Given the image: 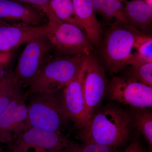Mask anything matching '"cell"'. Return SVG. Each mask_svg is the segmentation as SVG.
I'll return each mask as SVG.
<instances>
[{
  "label": "cell",
  "mask_w": 152,
  "mask_h": 152,
  "mask_svg": "<svg viewBox=\"0 0 152 152\" xmlns=\"http://www.w3.org/2000/svg\"><path fill=\"white\" fill-rule=\"evenodd\" d=\"M26 43L14 71L22 87L28 86L53 53L45 34L31 39Z\"/></svg>",
  "instance_id": "cell-6"
},
{
  "label": "cell",
  "mask_w": 152,
  "mask_h": 152,
  "mask_svg": "<svg viewBox=\"0 0 152 152\" xmlns=\"http://www.w3.org/2000/svg\"><path fill=\"white\" fill-rule=\"evenodd\" d=\"M28 97L27 92L20 90L0 116V142L8 144L14 135L26 129Z\"/></svg>",
  "instance_id": "cell-11"
},
{
  "label": "cell",
  "mask_w": 152,
  "mask_h": 152,
  "mask_svg": "<svg viewBox=\"0 0 152 152\" xmlns=\"http://www.w3.org/2000/svg\"><path fill=\"white\" fill-rule=\"evenodd\" d=\"M96 13H98L107 19L126 22L123 14L122 2L118 0H91Z\"/></svg>",
  "instance_id": "cell-19"
},
{
  "label": "cell",
  "mask_w": 152,
  "mask_h": 152,
  "mask_svg": "<svg viewBox=\"0 0 152 152\" xmlns=\"http://www.w3.org/2000/svg\"><path fill=\"white\" fill-rule=\"evenodd\" d=\"M45 35L56 54L88 56L93 50L94 45L84 30L61 20L56 15L48 20Z\"/></svg>",
  "instance_id": "cell-5"
},
{
  "label": "cell",
  "mask_w": 152,
  "mask_h": 152,
  "mask_svg": "<svg viewBox=\"0 0 152 152\" xmlns=\"http://www.w3.org/2000/svg\"><path fill=\"white\" fill-rule=\"evenodd\" d=\"M60 91L28 96L26 129L34 128L61 133L69 120L63 106L62 92Z\"/></svg>",
  "instance_id": "cell-3"
},
{
  "label": "cell",
  "mask_w": 152,
  "mask_h": 152,
  "mask_svg": "<svg viewBox=\"0 0 152 152\" xmlns=\"http://www.w3.org/2000/svg\"><path fill=\"white\" fill-rule=\"evenodd\" d=\"M109 99L137 108L152 107V88L124 77H114L108 84Z\"/></svg>",
  "instance_id": "cell-9"
},
{
  "label": "cell",
  "mask_w": 152,
  "mask_h": 152,
  "mask_svg": "<svg viewBox=\"0 0 152 152\" xmlns=\"http://www.w3.org/2000/svg\"><path fill=\"white\" fill-rule=\"evenodd\" d=\"M134 48L137 52L128 62V65H140L152 63V38L151 36L142 33L136 37Z\"/></svg>",
  "instance_id": "cell-16"
},
{
  "label": "cell",
  "mask_w": 152,
  "mask_h": 152,
  "mask_svg": "<svg viewBox=\"0 0 152 152\" xmlns=\"http://www.w3.org/2000/svg\"><path fill=\"white\" fill-rule=\"evenodd\" d=\"M14 51L0 53V73L12 61L13 58Z\"/></svg>",
  "instance_id": "cell-25"
},
{
  "label": "cell",
  "mask_w": 152,
  "mask_h": 152,
  "mask_svg": "<svg viewBox=\"0 0 152 152\" xmlns=\"http://www.w3.org/2000/svg\"><path fill=\"white\" fill-rule=\"evenodd\" d=\"M125 78L152 86V63L140 65H132Z\"/></svg>",
  "instance_id": "cell-20"
},
{
  "label": "cell",
  "mask_w": 152,
  "mask_h": 152,
  "mask_svg": "<svg viewBox=\"0 0 152 152\" xmlns=\"http://www.w3.org/2000/svg\"><path fill=\"white\" fill-rule=\"evenodd\" d=\"M61 132H48L37 128H30L14 135L8 144L12 152H63L68 140Z\"/></svg>",
  "instance_id": "cell-7"
},
{
  "label": "cell",
  "mask_w": 152,
  "mask_h": 152,
  "mask_svg": "<svg viewBox=\"0 0 152 152\" xmlns=\"http://www.w3.org/2000/svg\"><path fill=\"white\" fill-rule=\"evenodd\" d=\"M47 23L36 27L0 24V53L15 50L31 39L45 34Z\"/></svg>",
  "instance_id": "cell-13"
},
{
  "label": "cell",
  "mask_w": 152,
  "mask_h": 152,
  "mask_svg": "<svg viewBox=\"0 0 152 152\" xmlns=\"http://www.w3.org/2000/svg\"><path fill=\"white\" fill-rule=\"evenodd\" d=\"M140 33L128 22L118 20L106 31L99 47L102 62L109 73H118L128 65L135 39Z\"/></svg>",
  "instance_id": "cell-2"
},
{
  "label": "cell",
  "mask_w": 152,
  "mask_h": 152,
  "mask_svg": "<svg viewBox=\"0 0 152 152\" xmlns=\"http://www.w3.org/2000/svg\"><path fill=\"white\" fill-rule=\"evenodd\" d=\"M123 14L126 21L142 34H147L151 30L152 8L142 0L126 2Z\"/></svg>",
  "instance_id": "cell-15"
},
{
  "label": "cell",
  "mask_w": 152,
  "mask_h": 152,
  "mask_svg": "<svg viewBox=\"0 0 152 152\" xmlns=\"http://www.w3.org/2000/svg\"><path fill=\"white\" fill-rule=\"evenodd\" d=\"M0 152H11V151H10V152H7L6 151H5L2 148H1V147H0Z\"/></svg>",
  "instance_id": "cell-28"
},
{
  "label": "cell",
  "mask_w": 152,
  "mask_h": 152,
  "mask_svg": "<svg viewBox=\"0 0 152 152\" xmlns=\"http://www.w3.org/2000/svg\"><path fill=\"white\" fill-rule=\"evenodd\" d=\"M21 86L14 71L9 73L0 80V97L14 91Z\"/></svg>",
  "instance_id": "cell-22"
},
{
  "label": "cell",
  "mask_w": 152,
  "mask_h": 152,
  "mask_svg": "<svg viewBox=\"0 0 152 152\" xmlns=\"http://www.w3.org/2000/svg\"><path fill=\"white\" fill-rule=\"evenodd\" d=\"M124 152H146L137 136L133 139Z\"/></svg>",
  "instance_id": "cell-26"
},
{
  "label": "cell",
  "mask_w": 152,
  "mask_h": 152,
  "mask_svg": "<svg viewBox=\"0 0 152 152\" xmlns=\"http://www.w3.org/2000/svg\"><path fill=\"white\" fill-rule=\"evenodd\" d=\"M146 4L152 8V0H142Z\"/></svg>",
  "instance_id": "cell-27"
},
{
  "label": "cell",
  "mask_w": 152,
  "mask_h": 152,
  "mask_svg": "<svg viewBox=\"0 0 152 152\" xmlns=\"http://www.w3.org/2000/svg\"><path fill=\"white\" fill-rule=\"evenodd\" d=\"M0 20L10 25L27 27L39 26L48 22L40 10L12 0H0Z\"/></svg>",
  "instance_id": "cell-12"
},
{
  "label": "cell",
  "mask_w": 152,
  "mask_h": 152,
  "mask_svg": "<svg viewBox=\"0 0 152 152\" xmlns=\"http://www.w3.org/2000/svg\"><path fill=\"white\" fill-rule=\"evenodd\" d=\"M63 152H117V148L91 143H79L68 140Z\"/></svg>",
  "instance_id": "cell-21"
},
{
  "label": "cell",
  "mask_w": 152,
  "mask_h": 152,
  "mask_svg": "<svg viewBox=\"0 0 152 152\" xmlns=\"http://www.w3.org/2000/svg\"><path fill=\"white\" fill-rule=\"evenodd\" d=\"M22 87H23L21 86L14 91L8 93L0 97V116L7 108L18 92L21 89Z\"/></svg>",
  "instance_id": "cell-24"
},
{
  "label": "cell",
  "mask_w": 152,
  "mask_h": 152,
  "mask_svg": "<svg viewBox=\"0 0 152 152\" xmlns=\"http://www.w3.org/2000/svg\"><path fill=\"white\" fill-rule=\"evenodd\" d=\"M49 4L58 18L84 30L76 15L73 0H50Z\"/></svg>",
  "instance_id": "cell-18"
},
{
  "label": "cell",
  "mask_w": 152,
  "mask_h": 152,
  "mask_svg": "<svg viewBox=\"0 0 152 152\" xmlns=\"http://www.w3.org/2000/svg\"><path fill=\"white\" fill-rule=\"evenodd\" d=\"M134 127L130 115L114 106L95 112L86 125L76 133L82 143H91L118 148L129 138Z\"/></svg>",
  "instance_id": "cell-1"
},
{
  "label": "cell",
  "mask_w": 152,
  "mask_h": 152,
  "mask_svg": "<svg viewBox=\"0 0 152 152\" xmlns=\"http://www.w3.org/2000/svg\"><path fill=\"white\" fill-rule=\"evenodd\" d=\"M87 56H61L53 53L37 77L29 85L28 96L64 88L79 73Z\"/></svg>",
  "instance_id": "cell-4"
},
{
  "label": "cell",
  "mask_w": 152,
  "mask_h": 152,
  "mask_svg": "<svg viewBox=\"0 0 152 152\" xmlns=\"http://www.w3.org/2000/svg\"><path fill=\"white\" fill-rule=\"evenodd\" d=\"M3 23H5V22L1 20H0V24Z\"/></svg>",
  "instance_id": "cell-29"
},
{
  "label": "cell",
  "mask_w": 152,
  "mask_h": 152,
  "mask_svg": "<svg viewBox=\"0 0 152 152\" xmlns=\"http://www.w3.org/2000/svg\"><path fill=\"white\" fill-rule=\"evenodd\" d=\"M133 126L141 133L150 149L152 146V113L150 109L137 108L132 115Z\"/></svg>",
  "instance_id": "cell-17"
},
{
  "label": "cell",
  "mask_w": 152,
  "mask_h": 152,
  "mask_svg": "<svg viewBox=\"0 0 152 152\" xmlns=\"http://www.w3.org/2000/svg\"><path fill=\"white\" fill-rule=\"evenodd\" d=\"M118 1H120L122 2L126 1V0H118Z\"/></svg>",
  "instance_id": "cell-30"
},
{
  "label": "cell",
  "mask_w": 152,
  "mask_h": 152,
  "mask_svg": "<svg viewBox=\"0 0 152 152\" xmlns=\"http://www.w3.org/2000/svg\"><path fill=\"white\" fill-rule=\"evenodd\" d=\"M18 2L28 5L40 10L46 16L47 18L53 14L50 7V0H12Z\"/></svg>",
  "instance_id": "cell-23"
},
{
  "label": "cell",
  "mask_w": 152,
  "mask_h": 152,
  "mask_svg": "<svg viewBox=\"0 0 152 152\" xmlns=\"http://www.w3.org/2000/svg\"><path fill=\"white\" fill-rule=\"evenodd\" d=\"M76 15L89 39L99 47L103 38V31L97 18L91 0H73Z\"/></svg>",
  "instance_id": "cell-14"
},
{
  "label": "cell",
  "mask_w": 152,
  "mask_h": 152,
  "mask_svg": "<svg viewBox=\"0 0 152 152\" xmlns=\"http://www.w3.org/2000/svg\"><path fill=\"white\" fill-rule=\"evenodd\" d=\"M107 85V81L102 66L97 59L91 54L87 56L83 81L86 107L85 126L91 119L103 99Z\"/></svg>",
  "instance_id": "cell-8"
},
{
  "label": "cell",
  "mask_w": 152,
  "mask_h": 152,
  "mask_svg": "<svg viewBox=\"0 0 152 152\" xmlns=\"http://www.w3.org/2000/svg\"><path fill=\"white\" fill-rule=\"evenodd\" d=\"M86 58L87 57L79 73L63 88L62 92L63 106L66 116L69 121L73 122L75 128L77 130L85 126L86 107L83 81Z\"/></svg>",
  "instance_id": "cell-10"
}]
</instances>
